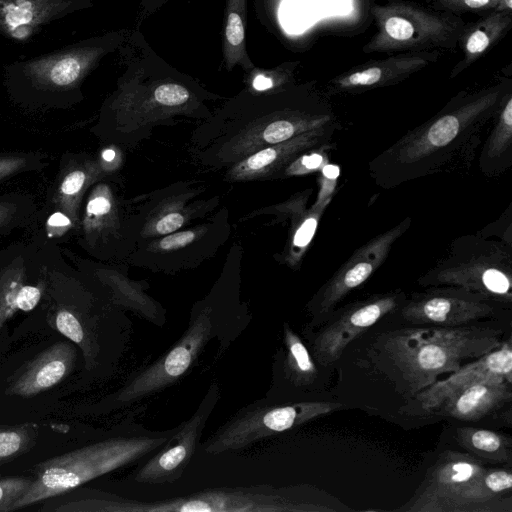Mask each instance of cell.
Masks as SVG:
<instances>
[{
  "instance_id": "cell-14",
  "label": "cell",
  "mask_w": 512,
  "mask_h": 512,
  "mask_svg": "<svg viewBox=\"0 0 512 512\" xmlns=\"http://www.w3.org/2000/svg\"><path fill=\"white\" fill-rule=\"evenodd\" d=\"M47 286L42 239L15 242L0 250V329L16 312L32 311Z\"/></svg>"
},
{
  "instance_id": "cell-35",
  "label": "cell",
  "mask_w": 512,
  "mask_h": 512,
  "mask_svg": "<svg viewBox=\"0 0 512 512\" xmlns=\"http://www.w3.org/2000/svg\"><path fill=\"white\" fill-rule=\"evenodd\" d=\"M37 436V429L32 424L0 426V465L31 450L36 444Z\"/></svg>"
},
{
  "instance_id": "cell-38",
  "label": "cell",
  "mask_w": 512,
  "mask_h": 512,
  "mask_svg": "<svg viewBox=\"0 0 512 512\" xmlns=\"http://www.w3.org/2000/svg\"><path fill=\"white\" fill-rule=\"evenodd\" d=\"M33 477L0 478V512H11L15 502L21 498L32 483Z\"/></svg>"
},
{
  "instance_id": "cell-42",
  "label": "cell",
  "mask_w": 512,
  "mask_h": 512,
  "mask_svg": "<svg viewBox=\"0 0 512 512\" xmlns=\"http://www.w3.org/2000/svg\"><path fill=\"white\" fill-rule=\"evenodd\" d=\"M168 1L169 0H142L139 7L140 13L138 14V22L150 16Z\"/></svg>"
},
{
  "instance_id": "cell-27",
  "label": "cell",
  "mask_w": 512,
  "mask_h": 512,
  "mask_svg": "<svg viewBox=\"0 0 512 512\" xmlns=\"http://www.w3.org/2000/svg\"><path fill=\"white\" fill-rule=\"evenodd\" d=\"M511 398V383L482 381L451 395L436 411L457 420L474 421L500 408Z\"/></svg>"
},
{
  "instance_id": "cell-30",
  "label": "cell",
  "mask_w": 512,
  "mask_h": 512,
  "mask_svg": "<svg viewBox=\"0 0 512 512\" xmlns=\"http://www.w3.org/2000/svg\"><path fill=\"white\" fill-rule=\"evenodd\" d=\"M512 11L492 10L487 16L466 26L460 39L463 58L452 70L451 77L473 64L511 27Z\"/></svg>"
},
{
  "instance_id": "cell-40",
  "label": "cell",
  "mask_w": 512,
  "mask_h": 512,
  "mask_svg": "<svg viewBox=\"0 0 512 512\" xmlns=\"http://www.w3.org/2000/svg\"><path fill=\"white\" fill-rule=\"evenodd\" d=\"M290 70L256 73L252 79V88L256 91H272L282 89L291 78Z\"/></svg>"
},
{
  "instance_id": "cell-23",
  "label": "cell",
  "mask_w": 512,
  "mask_h": 512,
  "mask_svg": "<svg viewBox=\"0 0 512 512\" xmlns=\"http://www.w3.org/2000/svg\"><path fill=\"white\" fill-rule=\"evenodd\" d=\"M196 201L188 188H170L151 196V200L134 216L137 241L164 236L184 228L195 217L211 210L212 202ZM137 243V242H136Z\"/></svg>"
},
{
  "instance_id": "cell-6",
  "label": "cell",
  "mask_w": 512,
  "mask_h": 512,
  "mask_svg": "<svg viewBox=\"0 0 512 512\" xmlns=\"http://www.w3.org/2000/svg\"><path fill=\"white\" fill-rule=\"evenodd\" d=\"M129 427L127 432L53 457L35 467V476L13 511L58 496L117 468L145 460L176 431Z\"/></svg>"
},
{
  "instance_id": "cell-15",
  "label": "cell",
  "mask_w": 512,
  "mask_h": 512,
  "mask_svg": "<svg viewBox=\"0 0 512 512\" xmlns=\"http://www.w3.org/2000/svg\"><path fill=\"white\" fill-rule=\"evenodd\" d=\"M411 218L374 236L338 268L311 300L309 306L316 316L330 313L352 290L362 285L385 262L395 242L409 230Z\"/></svg>"
},
{
  "instance_id": "cell-19",
  "label": "cell",
  "mask_w": 512,
  "mask_h": 512,
  "mask_svg": "<svg viewBox=\"0 0 512 512\" xmlns=\"http://www.w3.org/2000/svg\"><path fill=\"white\" fill-rule=\"evenodd\" d=\"M403 292L378 294L351 303L316 334L313 354L324 366L337 361L357 336L396 310L405 300Z\"/></svg>"
},
{
  "instance_id": "cell-31",
  "label": "cell",
  "mask_w": 512,
  "mask_h": 512,
  "mask_svg": "<svg viewBox=\"0 0 512 512\" xmlns=\"http://www.w3.org/2000/svg\"><path fill=\"white\" fill-rule=\"evenodd\" d=\"M247 0H227L223 36V56L227 70L240 65L246 72L254 70L245 43Z\"/></svg>"
},
{
  "instance_id": "cell-11",
  "label": "cell",
  "mask_w": 512,
  "mask_h": 512,
  "mask_svg": "<svg viewBox=\"0 0 512 512\" xmlns=\"http://www.w3.org/2000/svg\"><path fill=\"white\" fill-rule=\"evenodd\" d=\"M223 328L217 320L214 306L202 305L192 312L189 327L180 340L162 358L128 381L116 393L114 400L120 404L131 403L174 383Z\"/></svg>"
},
{
  "instance_id": "cell-1",
  "label": "cell",
  "mask_w": 512,
  "mask_h": 512,
  "mask_svg": "<svg viewBox=\"0 0 512 512\" xmlns=\"http://www.w3.org/2000/svg\"><path fill=\"white\" fill-rule=\"evenodd\" d=\"M510 92L506 83H500L453 99L372 159L368 164L371 178L390 189L469 164L485 127Z\"/></svg>"
},
{
  "instance_id": "cell-29",
  "label": "cell",
  "mask_w": 512,
  "mask_h": 512,
  "mask_svg": "<svg viewBox=\"0 0 512 512\" xmlns=\"http://www.w3.org/2000/svg\"><path fill=\"white\" fill-rule=\"evenodd\" d=\"M479 155V167L486 176H497L512 165V94L507 95Z\"/></svg>"
},
{
  "instance_id": "cell-17",
  "label": "cell",
  "mask_w": 512,
  "mask_h": 512,
  "mask_svg": "<svg viewBox=\"0 0 512 512\" xmlns=\"http://www.w3.org/2000/svg\"><path fill=\"white\" fill-rule=\"evenodd\" d=\"M498 305L485 296L464 289L437 286L415 293L401 304V316L413 324L460 326L491 317Z\"/></svg>"
},
{
  "instance_id": "cell-2",
  "label": "cell",
  "mask_w": 512,
  "mask_h": 512,
  "mask_svg": "<svg viewBox=\"0 0 512 512\" xmlns=\"http://www.w3.org/2000/svg\"><path fill=\"white\" fill-rule=\"evenodd\" d=\"M282 89L232 100L204 119L190 138L196 159L207 167L227 169L265 147L336 122L329 109L281 103Z\"/></svg>"
},
{
  "instance_id": "cell-20",
  "label": "cell",
  "mask_w": 512,
  "mask_h": 512,
  "mask_svg": "<svg viewBox=\"0 0 512 512\" xmlns=\"http://www.w3.org/2000/svg\"><path fill=\"white\" fill-rule=\"evenodd\" d=\"M339 129V124L334 122L265 147L228 167L224 178L230 182L281 178L300 155L332 141Z\"/></svg>"
},
{
  "instance_id": "cell-32",
  "label": "cell",
  "mask_w": 512,
  "mask_h": 512,
  "mask_svg": "<svg viewBox=\"0 0 512 512\" xmlns=\"http://www.w3.org/2000/svg\"><path fill=\"white\" fill-rule=\"evenodd\" d=\"M458 442L472 454L497 463H511L510 438L488 429L461 427L456 430Z\"/></svg>"
},
{
  "instance_id": "cell-18",
  "label": "cell",
  "mask_w": 512,
  "mask_h": 512,
  "mask_svg": "<svg viewBox=\"0 0 512 512\" xmlns=\"http://www.w3.org/2000/svg\"><path fill=\"white\" fill-rule=\"evenodd\" d=\"M219 396V386L214 383L190 419L177 427L161 449L144 460L136 471L134 480L150 484L177 480L196 451L202 431L219 401Z\"/></svg>"
},
{
  "instance_id": "cell-7",
  "label": "cell",
  "mask_w": 512,
  "mask_h": 512,
  "mask_svg": "<svg viewBox=\"0 0 512 512\" xmlns=\"http://www.w3.org/2000/svg\"><path fill=\"white\" fill-rule=\"evenodd\" d=\"M418 283L456 287L511 305L512 245L477 234L458 237Z\"/></svg>"
},
{
  "instance_id": "cell-4",
  "label": "cell",
  "mask_w": 512,
  "mask_h": 512,
  "mask_svg": "<svg viewBox=\"0 0 512 512\" xmlns=\"http://www.w3.org/2000/svg\"><path fill=\"white\" fill-rule=\"evenodd\" d=\"M125 34L109 32L7 64L4 85L10 100L29 110L66 109L79 103L84 80L121 45Z\"/></svg>"
},
{
  "instance_id": "cell-28",
  "label": "cell",
  "mask_w": 512,
  "mask_h": 512,
  "mask_svg": "<svg viewBox=\"0 0 512 512\" xmlns=\"http://www.w3.org/2000/svg\"><path fill=\"white\" fill-rule=\"evenodd\" d=\"M313 191L308 189L279 207L291 220L288 243L285 248L284 261L291 267H297L309 247L326 206L306 203Z\"/></svg>"
},
{
  "instance_id": "cell-8",
  "label": "cell",
  "mask_w": 512,
  "mask_h": 512,
  "mask_svg": "<svg viewBox=\"0 0 512 512\" xmlns=\"http://www.w3.org/2000/svg\"><path fill=\"white\" fill-rule=\"evenodd\" d=\"M371 13L377 31L363 47L366 53L452 49L466 28L455 16L403 2L374 5Z\"/></svg>"
},
{
  "instance_id": "cell-33",
  "label": "cell",
  "mask_w": 512,
  "mask_h": 512,
  "mask_svg": "<svg viewBox=\"0 0 512 512\" xmlns=\"http://www.w3.org/2000/svg\"><path fill=\"white\" fill-rule=\"evenodd\" d=\"M37 215L35 197L26 192L0 195V237L30 225Z\"/></svg>"
},
{
  "instance_id": "cell-24",
  "label": "cell",
  "mask_w": 512,
  "mask_h": 512,
  "mask_svg": "<svg viewBox=\"0 0 512 512\" xmlns=\"http://www.w3.org/2000/svg\"><path fill=\"white\" fill-rule=\"evenodd\" d=\"M91 5L90 0H0V34L25 43L45 25Z\"/></svg>"
},
{
  "instance_id": "cell-10",
  "label": "cell",
  "mask_w": 512,
  "mask_h": 512,
  "mask_svg": "<svg viewBox=\"0 0 512 512\" xmlns=\"http://www.w3.org/2000/svg\"><path fill=\"white\" fill-rule=\"evenodd\" d=\"M77 230L79 245L98 260L121 259L135 248L137 229L112 185L104 179L87 191Z\"/></svg>"
},
{
  "instance_id": "cell-3",
  "label": "cell",
  "mask_w": 512,
  "mask_h": 512,
  "mask_svg": "<svg viewBox=\"0 0 512 512\" xmlns=\"http://www.w3.org/2000/svg\"><path fill=\"white\" fill-rule=\"evenodd\" d=\"M211 115L204 104V91L196 85L169 73L155 77L138 69L119 79L91 130L102 140L133 145L149 137L154 127L173 124L177 117L206 119Z\"/></svg>"
},
{
  "instance_id": "cell-21",
  "label": "cell",
  "mask_w": 512,
  "mask_h": 512,
  "mask_svg": "<svg viewBox=\"0 0 512 512\" xmlns=\"http://www.w3.org/2000/svg\"><path fill=\"white\" fill-rule=\"evenodd\" d=\"M512 382V349L508 339L500 346L481 357L462 365L455 372L437 380L416 394L420 408L426 412L436 411L451 395L478 382Z\"/></svg>"
},
{
  "instance_id": "cell-9",
  "label": "cell",
  "mask_w": 512,
  "mask_h": 512,
  "mask_svg": "<svg viewBox=\"0 0 512 512\" xmlns=\"http://www.w3.org/2000/svg\"><path fill=\"white\" fill-rule=\"evenodd\" d=\"M97 512L135 511H210V512H264V511H318L310 502L292 498L268 488L253 490L210 491L193 496L156 502H138L98 492L95 500Z\"/></svg>"
},
{
  "instance_id": "cell-37",
  "label": "cell",
  "mask_w": 512,
  "mask_h": 512,
  "mask_svg": "<svg viewBox=\"0 0 512 512\" xmlns=\"http://www.w3.org/2000/svg\"><path fill=\"white\" fill-rule=\"evenodd\" d=\"M333 147L334 144L330 141L300 155L284 170L281 178L319 171L329 163V151L334 149Z\"/></svg>"
},
{
  "instance_id": "cell-41",
  "label": "cell",
  "mask_w": 512,
  "mask_h": 512,
  "mask_svg": "<svg viewBox=\"0 0 512 512\" xmlns=\"http://www.w3.org/2000/svg\"><path fill=\"white\" fill-rule=\"evenodd\" d=\"M437 3L452 11L504 10L502 0H437Z\"/></svg>"
},
{
  "instance_id": "cell-36",
  "label": "cell",
  "mask_w": 512,
  "mask_h": 512,
  "mask_svg": "<svg viewBox=\"0 0 512 512\" xmlns=\"http://www.w3.org/2000/svg\"><path fill=\"white\" fill-rule=\"evenodd\" d=\"M50 163V156L42 151L0 152V182L18 174L41 171Z\"/></svg>"
},
{
  "instance_id": "cell-12",
  "label": "cell",
  "mask_w": 512,
  "mask_h": 512,
  "mask_svg": "<svg viewBox=\"0 0 512 512\" xmlns=\"http://www.w3.org/2000/svg\"><path fill=\"white\" fill-rule=\"evenodd\" d=\"M341 407L339 403L304 401L280 406H264L263 402L238 412L205 443L206 453L218 454L244 448L271 434L284 432L297 425L328 414Z\"/></svg>"
},
{
  "instance_id": "cell-26",
  "label": "cell",
  "mask_w": 512,
  "mask_h": 512,
  "mask_svg": "<svg viewBox=\"0 0 512 512\" xmlns=\"http://www.w3.org/2000/svg\"><path fill=\"white\" fill-rule=\"evenodd\" d=\"M76 349L70 342H57L31 361L6 393L32 397L62 381L74 368Z\"/></svg>"
},
{
  "instance_id": "cell-34",
  "label": "cell",
  "mask_w": 512,
  "mask_h": 512,
  "mask_svg": "<svg viewBox=\"0 0 512 512\" xmlns=\"http://www.w3.org/2000/svg\"><path fill=\"white\" fill-rule=\"evenodd\" d=\"M286 357L284 367L290 380L297 385L311 383L316 376V367L300 338L288 327L284 328Z\"/></svg>"
},
{
  "instance_id": "cell-39",
  "label": "cell",
  "mask_w": 512,
  "mask_h": 512,
  "mask_svg": "<svg viewBox=\"0 0 512 512\" xmlns=\"http://www.w3.org/2000/svg\"><path fill=\"white\" fill-rule=\"evenodd\" d=\"M338 177L339 168L335 165L328 163L319 170V191L314 204L328 207L336 191Z\"/></svg>"
},
{
  "instance_id": "cell-25",
  "label": "cell",
  "mask_w": 512,
  "mask_h": 512,
  "mask_svg": "<svg viewBox=\"0 0 512 512\" xmlns=\"http://www.w3.org/2000/svg\"><path fill=\"white\" fill-rule=\"evenodd\" d=\"M439 52H402L385 59L359 65L331 81L335 92H363L405 80L410 75L435 62Z\"/></svg>"
},
{
  "instance_id": "cell-13",
  "label": "cell",
  "mask_w": 512,
  "mask_h": 512,
  "mask_svg": "<svg viewBox=\"0 0 512 512\" xmlns=\"http://www.w3.org/2000/svg\"><path fill=\"white\" fill-rule=\"evenodd\" d=\"M220 212L209 222L193 228L137 241L130 254L136 265L154 270L174 271L188 268L219 248L229 235L226 215Z\"/></svg>"
},
{
  "instance_id": "cell-16",
  "label": "cell",
  "mask_w": 512,
  "mask_h": 512,
  "mask_svg": "<svg viewBox=\"0 0 512 512\" xmlns=\"http://www.w3.org/2000/svg\"><path fill=\"white\" fill-rule=\"evenodd\" d=\"M486 470L483 463L470 454L445 451L428 471L418 494L401 510L457 512L464 493Z\"/></svg>"
},
{
  "instance_id": "cell-22",
  "label": "cell",
  "mask_w": 512,
  "mask_h": 512,
  "mask_svg": "<svg viewBox=\"0 0 512 512\" xmlns=\"http://www.w3.org/2000/svg\"><path fill=\"white\" fill-rule=\"evenodd\" d=\"M107 174L99 157L86 153H64L59 162L58 174L48 194V208L70 219L77 232L87 191Z\"/></svg>"
},
{
  "instance_id": "cell-5",
  "label": "cell",
  "mask_w": 512,
  "mask_h": 512,
  "mask_svg": "<svg viewBox=\"0 0 512 512\" xmlns=\"http://www.w3.org/2000/svg\"><path fill=\"white\" fill-rule=\"evenodd\" d=\"M500 334L490 327L461 325L402 329L383 334L378 350L408 391L417 394L440 375L498 348Z\"/></svg>"
}]
</instances>
